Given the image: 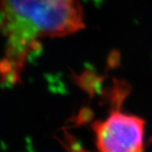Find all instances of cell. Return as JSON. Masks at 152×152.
Here are the masks:
<instances>
[{"label":"cell","instance_id":"6da1fadb","mask_svg":"<svg viewBox=\"0 0 152 152\" xmlns=\"http://www.w3.org/2000/svg\"><path fill=\"white\" fill-rule=\"evenodd\" d=\"M83 27V9L76 0H0V31L6 38L0 61L3 82L18 80L40 39L71 35Z\"/></svg>","mask_w":152,"mask_h":152},{"label":"cell","instance_id":"7a4b0ae2","mask_svg":"<svg viewBox=\"0 0 152 152\" xmlns=\"http://www.w3.org/2000/svg\"><path fill=\"white\" fill-rule=\"evenodd\" d=\"M98 152H144L146 122L137 115L115 109L92 125Z\"/></svg>","mask_w":152,"mask_h":152}]
</instances>
